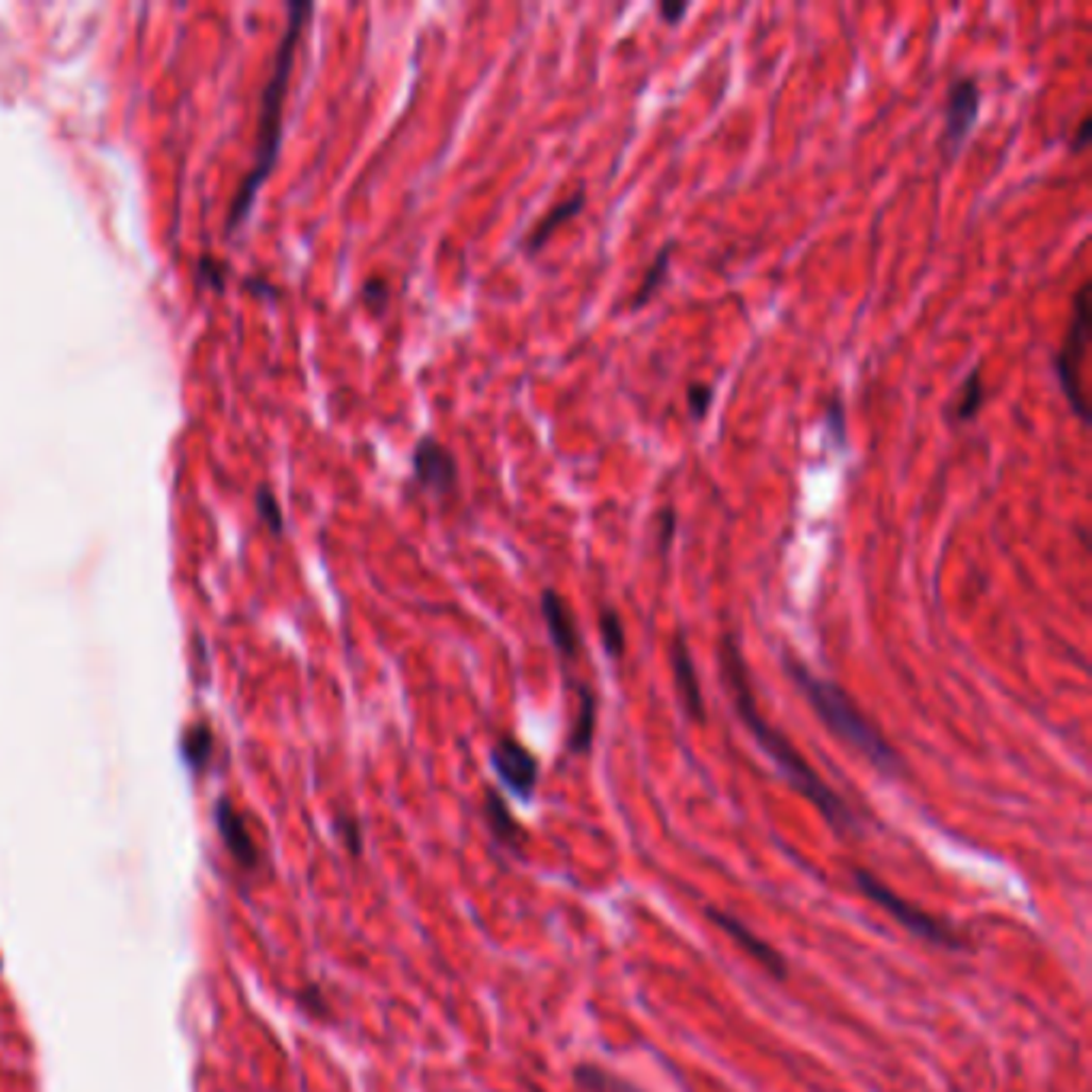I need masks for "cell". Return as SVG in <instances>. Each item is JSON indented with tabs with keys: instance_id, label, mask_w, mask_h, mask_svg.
Returning <instances> with one entry per match:
<instances>
[{
	"instance_id": "26",
	"label": "cell",
	"mask_w": 1092,
	"mask_h": 1092,
	"mask_svg": "<svg viewBox=\"0 0 1092 1092\" xmlns=\"http://www.w3.org/2000/svg\"><path fill=\"white\" fill-rule=\"evenodd\" d=\"M657 14H660V20H663L667 27H673V23H679V20L689 14V7H686V4H660Z\"/></svg>"
},
{
	"instance_id": "19",
	"label": "cell",
	"mask_w": 1092,
	"mask_h": 1092,
	"mask_svg": "<svg viewBox=\"0 0 1092 1092\" xmlns=\"http://www.w3.org/2000/svg\"><path fill=\"white\" fill-rule=\"evenodd\" d=\"M600 638H603L606 654L612 660H622L625 644H628L625 641V622H622V616L612 606H603V612H600Z\"/></svg>"
},
{
	"instance_id": "1",
	"label": "cell",
	"mask_w": 1092,
	"mask_h": 1092,
	"mask_svg": "<svg viewBox=\"0 0 1092 1092\" xmlns=\"http://www.w3.org/2000/svg\"><path fill=\"white\" fill-rule=\"evenodd\" d=\"M718 663H721V679H724V689H727V695L734 702V711H737L740 724L750 730V737L769 756V762L782 772V778L801 797H807L810 807H817V813H821L837 834H856L862 827V813L821 772H817L801 756V750L778 727H772L766 721V715L759 711L756 695H753V683H750V670H746V660H743V651H740V638L734 632H727L721 638Z\"/></svg>"
},
{
	"instance_id": "21",
	"label": "cell",
	"mask_w": 1092,
	"mask_h": 1092,
	"mask_svg": "<svg viewBox=\"0 0 1092 1092\" xmlns=\"http://www.w3.org/2000/svg\"><path fill=\"white\" fill-rule=\"evenodd\" d=\"M256 509H259V516L269 522V528L272 532H280L283 528V516H280V506H276V500H272V493L263 487L259 493H256Z\"/></svg>"
},
{
	"instance_id": "4",
	"label": "cell",
	"mask_w": 1092,
	"mask_h": 1092,
	"mask_svg": "<svg viewBox=\"0 0 1092 1092\" xmlns=\"http://www.w3.org/2000/svg\"><path fill=\"white\" fill-rule=\"evenodd\" d=\"M853 885L875 904V907H881L897 926H904L910 936H917V939H923V942H929V945H936V948H945V952H968L971 948V942H968V936L961 933V929H955L948 920H942V917H933L929 910H923V907H917L913 901H904L891 885H885L878 875H872L869 869H853Z\"/></svg>"
},
{
	"instance_id": "13",
	"label": "cell",
	"mask_w": 1092,
	"mask_h": 1092,
	"mask_svg": "<svg viewBox=\"0 0 1092 1092\" xmlns=\"http://www.w3.org/2000/svg\"><path fill=\"white\" fill-rule=\"evenodd\" d=\"M484 821H487L493 840H497L503 850H509V853H516V856L525 850L528 834L522 830V824L513 817V810H509V804L503 801V794L493 791V788L484 791Z\"/></svg>"
},
{
	"instance_id": "2",
	"label": "cell",
	"mask_w": 1092,
	"mask_h": 1092,
	"mask_svg": "<svg viewBox=\"0 0 1092 1092\" xmlns=\"http://www.w3.org/2000/svg\"><path fill=\"white\" fill-rule=\"evenodd\" d=\"M782 667H785L788 679L794 683V689L810 705V711L817 715V721H821L837 740H843L850 750H856L881 775H888V778L907 775V762L897 753V746L881 734V727L859 708V702L840 683L810 673V667L801 663L788 651L782 654Z\"/></svg>"
},
{
	"instance_id": "10",
	"label": "cell",
	"mask_w": 1092,
	"mask_h": 1092,
	"mask_svg": "<svg viewBox=\"0 0 1092 1092\" xmlns=\"http://www.w3.org/2000/svg\"><path fill=\"white\" fill-rule=\"evenodd\" d=\"M541 619H544V632H549V641L555 644V651L561 654L565 663H574L581 657V628L568 609V603L561 600V593L555 587L541 590Z\"/></svg>"
},
{
	"instance_id": "20",
	"label": "cell",
	"mask_w": 1092,
	"mask_h": 1092,
	"mask_svg": "<svg viewBox=\"0 0 1092 1092\" xmlns=\"http://www.w3.org/2000/svg\"><path fill=\"white\" fill-rule=\"evenodd\" d=\"M711 398H715L711 385H702V382L689 385V391H686V404H689V414H692V420H705V417H708Z\"/></svg>"
},
{
	"instance_id": "12",
	"label": "cell",
	"mask_w": 1092,
	"mask_h": 1092,
	"mask_svg": "<svg viewBox=\"0 0 1092 1092\" xmlns=\"http://www.w3.org/2000/svg\"><path fill=\"white\" fill-rule=\"evenodd\" d=\"M584 205H587V189H584V186L574 189L568 199L555 202L549 212H544V215L532 224V231H528L525 240H522V250H525V253H538L544 243H549V240L555 237L558 228H565L568 221H574V218L584 212Z\"/></svg>"
},
{
	"instance_id": "14",
	"label": "cell",
	"mask_w": 1092,
	"mask_h": 1092,
	"mask_svg": "<svg viewBox=\"0 0 1092 1092\" xmlns=\"http://www.w3.org/2000/svg\"><path fill=\"white\" fill-rule=\"evenodd\" d=\"M218 827H221V837H224L228 850L234 853V859L243 862V866H253V859H256L253 840H250L247 830H243L240 813H237L228 801H221V807H218Z\"/></svg>"
},
{
	"instance_id": "9",
	"label": "cell",
	"mask_w": 1092,
	"mask_h": 1092,
	"mask_svg": "<svg viewBox=\"0 0 1092 1092\" xmlns=\"http://www.w3.org/2000/svg\"><path fill=\"white\" fill-rule=\"evenodd\" d=\"M414 477L420 487L433 490V493H452L458 487V461L455 455L433 436H423L414 449L410 458Z\"/></svg>"
},
{
	"instance_id": "8",
	"label": "cell",
	"mask_w": 1092,
	"mask_h": 1092,
	"mask_svg": "<svg viewBox=\"0 0 1092 1092\" xmlns=\"http://www.w3.org/2000/svg\"><path fill=\"white\" fill-rule=\"evenodd\" d=\"M705 917L734 942V945H740L750 958H753V964H759L769 977H775V980H785L788 977V961L766 942V939H759L743 920H737L730 910H721V907H705Z\"/></svg>"
},
{
	"instance_id": "7",
	"label": "cell",
	"mask_w": 1092,
	"mask_h": 1092,
	"mask_svg": "<svg viewBox=\"0 0 1092 1092\" xmlns=\"http://www.w3.org/2000/svg\"><path fill=\"white\" fill-rule=\"evenodd\" d=\"M490 766L497 772V778L519 797V801H532L535 788H538V756L522 746L513 734L497 737L493 750H490Z\"/></svg>"
},
{
	"instance_id": "18",
	"label": "cell",
	"mask_w": 1092,
	"mask_h": 1092,
	"mask_svg": "<svg viewBox=\"0 0 1092 1092\" xmlns=\"http://www.w3.org/2000/svg\"><path fill=\"white\" fill-rule=\"evenodd\" d=\"M574 1082H577L584 1092H644V1089H638L635 1082H628V1079H622L619 1073L603 1070V1066H597V1063H581V1066L574 1070Z\"/></svg>"
},
{
	"instance_id": "22",
	"label": "cell",
	"mask_w": 1092,
	"mask_h": 1092,
	"mask_svg": "<svg viewBox=\"0 0 1092 1092\" xmlns=\"http://www.w3.org/2000/svg\"><path fill=\"white\" fill-rule=\"evenodd\" d=\"M208 750H212V737H208V730H205V727H196V730H189V737H186V756H189L192 762H202V759L208 756Z\"/></svg>"
},
{
	"instance_id": "16",
	"label": "cell",
	"mask_w": 1092,
	"mask_h": 1092,
	"mask_svg": "<svg viewBox=\"0 0 1092 1092\" xmlns=\"http://www.w3.org/2000/svg\"><path fill=\"white\" fill-rule=\"evenodd\" d=\"M984 401H987V388H984V369H980V366H974V369L968 372V379L961 382V391H958V398H955V404H952V420H958V423H968V420H974V417L980 414Z\"/></svg>"
},
{
	"instance_id": "23",
	"label": "cell",
	"mask_w": 1092,
	"mask_h": 1092,
	"mask_svg": "<svg viewBox=\"0 0 1092 1092\" xmlns=\"http://www.w3.org/2000/svg\"><path fill=\"white\" fill-rule=\"evenodd\" d=\"M657 516H660V532H657V541H660V552H667L670 544H673V535H676V525H679V519H676V513H673L670 506H667V509H660Z\"/></svg>"
},
{
	"instance_id": "15",
	"label": "cell",
	"mask_w": 1092,
	"mask_h": 1092,
	"mask_svg": "<svg viewBox=\"0 0 1092 1092\" xmlns=\"http://www.w3.org/2000/svg\"><path fill=\"white\" fill-rule=\"evenodd\" d=\"M577 695H581V711H577V721L571 727L568 750L574 756H584L593 746V734H597V695L590 686H577Z\"/></svg>"
},
{
	"instance_id": "24",
	"label": "cell",
	"mask_w": 1092,
	"mask_h": 1092,
	"mask_svg": "<svg viewBox=\"0 0 1092 1092\" xmlns=\"http://www.w3.org/2000/svg\"><path fill=\"white\" fill-rule=\"evenodd\" d=\"M363 299H366L372 308H385V302H388V286H385V280H372V283L363 289Z\"/></svg>"
},
{
	"instance_id": "3",
	"label": "cell",
	"mask_w": 1092,
	"mask_h": 1092,
	"mask_svg": "<svg viewBox=\"0 0 1092 1092\" xmlns=\"http://www.w3.org/2000/svg\"><path fill=\"white\" fill-rule=\"evenodd\" d=\"M315 17V7L312 4H302V0H296V4L289 7V23H286V36L276 49V62H272V74L263 87V100H259V141H256V157H253V167L250 173L243 177L240 189L234 192L231 199V208H228V221H224V231L234 234L243 218L250 215L253 208V199L259 192V186L266 183L269 170L276 167V157H280V145H283V113H286V94H289V78H292V68H296V52H299V39L305 33V23Z\"/></svg>"
},
{
	"instance_id": "5",
	"label": "cell",
	"mask_w": 1092,
	"mask_h": 1092,
	"mask_svg": "<svg viewBox=\"0 0 1092 1092\" xmlns=\"http://www.w3.org/2000/svg\"><path fill=\"white\" fill-rule=\"evenodd\" d=\"M1089 283H1082L1073 296V318H1070V327L1054 353V372H1057V382H1060V391L1070 404V410L1076 414L1079 423H1089V404H1086V394H1082V359H1086V350H1089V318H1092V308H1089Z\"/></svg>"
},
{
	"instance_id": "11",
	"label": "cell",
	"mask_w": 1092,
	"mask_h": 1092,
	"mask_svg": "<svg viewBox=\"0 0 1092 1092\" xmlns=\"http://www.w3.org/2000/svg\"><path fill=\"white\" fill-rule=\"evenodd\" d=\"M670 667H673V683H676L683 711L692 721H705V699H702V686H699V673H695L686 635L673 638V644H670Z\"/></svg>"
},
{
	"instance_id": "17",
	"label": "cell",
	"mask_w": 1092,
	"mask_h": 1092,
	"mask_svg": "<svg viewBox=\"0 0 1092 1092\" xmlns=\"http://www.w3.org/2000/svg\"><path fill=\"white\" fill-rule=\"evenodd\" d=\"M670 253H673V243H667V247H660L657 253H654V259H651V266H648V272H644V276H641V286H638V292L632 296V302H628V308L632 312H638V308H644L657 292H660V286L667 283V272H670Z\"/></svg>"
},
{
	"instance_id": "6",
	"label": "cell",
	"mask_w": 1092,
	"mask_h": 1092,
	"mask_svg": "<svg viewBox=\"0 0 1092 1092\" xmlns=\"http://www.w3.org/2000/svg\"><path fill=\"white\" fill-rule=\"evenodd\" d=\"M980 87L971 78H955L948 87L945 106H942V135H939V151L945 161H955V154L964 148L971 129L977 125L980 116Z\"/></svg>"
},
{
	"instance_id": "25",
	"label": "cell",
	"mask_w": 1092,
	"mask_h": 1092,
	"mask_svg": "<svg viewBox=\"0 0 1092 1092\" xmlns=\"http://www.w3.org/2000/svg\"><path fill=\"white\" fill-rule=\"evenodd\" d=\"M1089 135H1092V116L1086 113V116L1079 119V125H1076V135H1073V141H1070V151H1073V154L1082 151L1086 141H1089Z\"/></svg>"
}]
</instances>
